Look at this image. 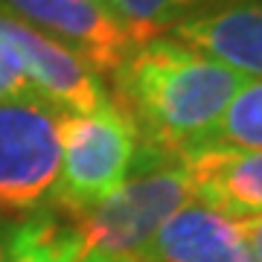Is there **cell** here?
<instances>
[{
  "mask_svg": "<svg viewBox=\"0 0 262 262\" xmlns=\"http://www.w3.org/2000/svg\"><path fill=\"white\" fill-rule=\"evenodd\" d=\"M245 82L175 35H158L117 67L111 99L128 114L140 143L181 155L207 140Z\"/></svg>",
  "mask_w": 262,
  "mask_h": 262,
  "instance_id": "obj_1",
  "label": "cell"
},
{
  "mask_svg": "<svg viewBox=\"0 0 262 262\" xmlns=\"http://www.w3.org/2000/svg\"><path fill=\"white\" fill-rule=\"evenodd\" d=\"M187 201H192V195L178 155L140 143L128 178L111 195L61 219L76 236L79 259L96 253L108 259L137 262L155 233Z\"/></svg>",
  "mask_w": 262,
  "mask_h": 262,
  "instance_id": "obj_2",
  "label": "cell"
},
{
  "mask_svg": "<svg viewBox=\"0 0 262 262\" xmlns=\"http://www.w3.org/2000/svg\"><path fill=\"white\" fill-rule=\"evenodd\" d=\"M58 143L61 169L47 210L67 219L105 201L128 178L140 134L128 114L111 99L91 114H61Z\"/></svg>",
  "mask_w": 262,
  "mask_h": 262,
  "instance_id": "obj_3",
  "label": "cell"
},
{
  "mask_svg": "<svg viewBox=\"0 0 262 262\" xmlns=\"http://www.w3.org/2000/svg\"><path fill=\"white\" fill-rule=\"evenodd\" d=\"M58 117L35 94L0 102V219L50 207L61 169Z\"/></svg>",
  "mask_w": 262,
  "mask_h": 262,
  "instance_id": "obj_4",
  "label": "cell"
},
{
  "mask_svg": "<svg viewBox=\"0 0 262 262\" xmlns=\"http://www.w3.org/2000/svg\"><path fill=\"white\" fill-rule=\"evenodd\" d=\"M0 56L61 114H91L111 102L102 76L79 53L29 27L0 3Z\"/></svg>",
  "mask_w": 262,
  "mask_h": 262,
  "instance_id": "obj_5",
  "label": "cell"
},
{
  "mask_svg": "<svg viewBox=\"0 0 262 262\" xmlns=\"http://www.w3.org/2000/svg\"><path fill=\"white\" fill-rule=\"evenodd\" d=\"M29 27L61 41L64 47L94 67V73L108 76L140 47L128 27L111 9L88 3V0H0Z\"/></svg>",
  "mask_w": 262,
  "mask_h": 262,
  "instance_id": "obj_6",
  "label": "cell"
},
{
  "mask_svg": "<svg viewBox=\"0 0 262 262\" xmlns=\"http://www.w3.org/2000/svg\"><path fill=\"white\" fill-rule=\"evenodd\" d=\"M192 201L230 219L262 215V151L192 146L178 155Z\"/></svg>",
  "mask_w": 262,
  "mask_h": 262,
  "instance_id": "obj_7",
  "label": "cell"
},
{
  "mask_svg": "<svg viewBox=\"0 0 262 262\" xmlns=\"http://www.w3.org/2000/svg\"><path fill=\"white\" fill-rule=\"evenodd\" d=\"M137 262H256L242 219L187 201L160 227Z\"/></svg>",
  "mask_w": 262,
  "mask_h": 262,
  "instance_id": "obj_8",
  "label": "cell"
},
{
  "mask_svg": "<svg viewBox=\"0 0 262 262\" xmlns=\"http://www.w3.org/2000/svg\"><path fill=\"white\" fill-rule=\"evenodd\" d=\"M172 35L245 79H262V0H225L178 24Z\"/></svg>",
  "mask_w": 262,
  "mask_h": 262,
  "instance_id": "obj_9",
  "label": "cell"
},
{
  "mask_svg": "<svg viewBox=\"0 0 262 262\" xmlns=\"http://www.w3.org/2000/svg\"><path fill=\"white\" fill-rule=\"evenodd\" d=\"M6 262H79V245L56 210H41L15 225Z\"/></svg>",
  "mask_w": 262,
  "mask_h": 262,
  "instance_id": "obj_10",
  "label": "cell"
},
{
  "mask_svg": "<svg viewBox=\"0 0 262 262\" xmlns=\"http://www.w3.org/2000/svg\"><path fill=\"white\" fill-rule=\"evenodd\" d=\"M225 0H111L114 15L128 27L137 44L169 35L184 20L213 9Z\"/></svg>",
  "mask_w": 262,
  "mask_h": 262,
  "instance_id": "obj_11",
  "label": "cell"
},
{
  "mask_svg": "<svg viewBox=\"0 0 262 262\" xmlns=\"http://www.w3.org/2000/svg\"><path fill=\"white\" fill-rule=\"evenodd\" d=\"M201 146L262 151V79H248Z\"/></svg>",
  "mask_w": 262,
  "mask_h": 262,
  "instance_id": "obj_12",
  "label": "cell"
},
{
  "mask_svg": "<svg viewBox=\"0 0 262 262\" xmlns=\"http://www.w3.org/2000/svg\"><path fill=\"white\" fill-rule=\"evenodd\" d=\"M32 94H35L32 84H29L27 79H24V76L6 61V58L0 56V102H6V99H18V96H32Z\"/></svg>",
  "mask_w": 262,
  "mask_h": 262,
  "instance_id": "obj_13",
  "label": "cell"
},
{
  "mask_svg": "<svg viewBox=\"0 0 262 262\" xmlns=\"http://www.w3.org/2000/svg\"><path fill=\"white\" fill-rule=\"evenodd\" d=\"M242 225H245V239H248V248H251L253 259L262 262V215L242 219Z\"/></svg>",
  "mask_w": 262,
  "mask_h": 262,
  "instance_id": "obj_14",
  "label": "cell"
},
{
  "mask_svg": "<svg viewBox=\"0 0 262 262\" xmlns=\"http://www.w3.org/2000/svg\"><path fill=\"white\" fill-rule=\"evenodd\" d=\"M12 230H15V222H9V219H0V262H6V256H9Z\"/></svg>",
  "mask_w": 262,
  "mask_h": 262,
  "instance_id": "obj_15",
  "label": "cell"
},
{
  "mask_svg": "<svg viewBox=\"0 0 262 262\" xmlns=\"http://www.w3.org/2000/svg\"><path fill=\"white\" fill-rule=\"evenodd\" d=\"M79 262H122V259H108V256H96V253H91V256H82Z\"/></svg>",
  "mask_w": 262,
  "mask_h": 262,
  "instance_id": "obj_16",
  "label": "cell"
},
{
  "mask_svg": "<svg viewBox=\"0 0 262 262\" xmlns=\"http://www.w3.org/2000/svg\"><path fill=\"white\" fill-rule=\"evenodd\" d=\"M88 3H96V6H105V9H111V0H88ZM114 12V9H111Z\"/></svg>",
  "mask_w": 262,
  "mask_h": 262,
  "instance_id": "obj_17",
  "label": "cell"
}]
</instances>
